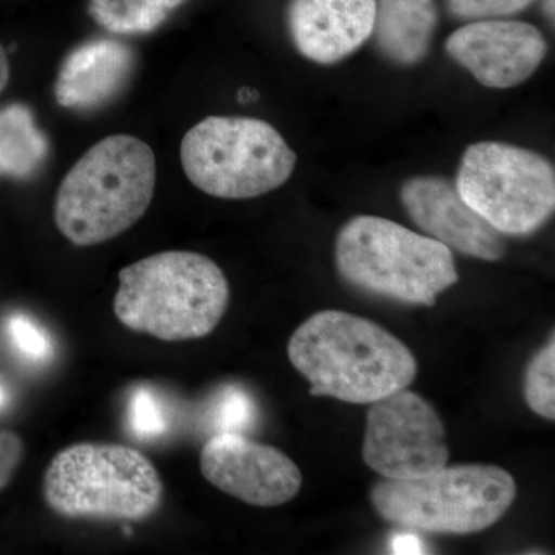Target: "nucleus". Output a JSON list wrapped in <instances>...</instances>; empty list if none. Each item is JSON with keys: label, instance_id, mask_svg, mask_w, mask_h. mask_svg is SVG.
Returning a JSON list of instances; mask_svg holds the SVG:
<instances>
[{"label": "nucleus", "instance_id": "b1692460", "mask_svg": "<svg viewBox=\"0 0 555 555\" xmlns=\"http://www.w3.org/2000/svg\"><path fill=\"white\" fill-rule=\"evenodd\" d=\"M393 554H423L425 545L418 537L412 534L397 535L392 542Z\"/></svg>", "mask_w": 555, "mask_h": 555}, {"label": "nucleus", "instance_id": "dca6fc26", "mask_svg": "<svg viewBox=\"0 0 555 555\" xmlns=\"http://www.w3.org/2000/svg\"><path fill=\"white\" fill-rule=\"evenodd\" d=\"M50 142L27 105L0 108V178L28 181L46 166Z\"/></svg>", "mask_w": 555, "mask_h": 555}, {"label": "nucleus", "instance_id": "f8f14e48", "mask_svg": "<svg viewBox=\"0 0 555 555\" xmlns=\"http://www.w3.org/2000/svg\"><path fill=\"white\" fill-rule=\"evenodd\" d=\"M400 201L416 228L451 250L489 262L505 257L502 233L467 206L447 178L408 179L401 185Z\"/></svg>", "mask_w": 555, "mask_h": 555}, {"label": "nucleus", "instance_id": "7ed1b4c3", "mask_svg": "<svg viewBox=\"0 0 555 555\" xmlns=\"http://www.w3.org/2000/svg\"><path fill=\"white\" fill-rule=\"evenodd\" d=\"M155 185V153L147 142L130 134L102 139L62 179L54 221L75 246L107 243L144 217Z\"/></svg>", "mask_w": 555, "mask_h": 555}, {"label": "nucleus", "instance_id": "9b49d317", "mask_svg": "<svg viewBox=\"0 0 555 555\" xmlns=\"http://www.w3.org/2000/svg\"><path fill=\"white\" fill-rule=\"evenodd\" d=\"M444 49L481 86L506 90L534 75L546 57L547 40L528 22L476 21L452 33Z\"/></svg>", "mask_w": 555, "mask_h": 555}, {"label": "nucleus", "instance_id": "412c9836", "mask_svg": "<svg viewBox=\"0 0 555 555\" xmlns=\"http://www.w3.org/2000/svg\"><path fill=\"white\" fill-rule=\"evenodd\" d=\"M255 406L254 401L244 390L230 387L219 397L214 408L211 423L217 434L232 433L241 434L254 425Z\"/></svg>", "mask_w": 555, "mask_h": 555}, {"label": "nucleus", "instance_id": "39448f33", "mask_svg": "<svg viewBox=\"0 0 555 555\" xmlns=\"http://www.w3.org/2000/svg\"><path fill=\"white\" fill-rule=\"evenodd\" d=\"M43 496L54 514L73 520L142 521L158 513L164 483L137 449L78 443L51 460Z\"/></svg>", "mask_w": 555, "mask_h": 555}, {"label": "nucleus", "instance_id": "9d476101", "mask_svg": "<svg viewBox=\"0 0 555 555\" xmlns=\"http://www.w3.org/2000/svg\"><path fill=\"white\" fill-rule=\"evenodd\" d=\"M199 467L208 483L251 506L286 505L302 485L301 470L294 460L243 434L211 437L201 451Z\"/></svg>", "mask_w": 555, "mask_h": 555}, {"label": "nucleus", "instance_id": "a878e982", "mask_svg": "<svg viewBox=\"0 0 555 555\" xmlns=\"http://www.w3.org/2000/svg\"><path fill=\"white\" fill-rule=\"evenodd\" d=\"M543 13H545L546 20L554 25V0H543L542 2Z\"/></svg>", "mask_w": 555, "mask_h": 555}, {"label": "nucleus", "instance_id": "f257e3e1", "mask_svg": "<svg viewBox=\"0 0 555 555\" xmlns=\"http://www.w3.org/2000/svg\"><path fill=\"white\" fill-rule=\"evenodd\" d=\"M287 356L310 396L371 404L416 377L412 350L385 327L343 310L313 313L292 334Z\"/></svg>", "mask_w": 555, "mask_h": 555}, {"label": "nucleus", "instance_id": "5701e85b", "mask_svg": "<svg viewBox=\"0 0 555 555\" xmlns=\"http://www.w3.org/2000/svg\"><path fill=\"white\" fill-rule=\"evenodd\" d=\"M24 454L25 444L17 434L0 430V492L13 480Z\"/></svg>", "mask_w": 555, "mask_h": 555}, {"label": "nucleus", "instance_id": "4468645a", "mask_svg": "<svg viewBox=\"0 0 555 555\" xmlns=\"http://www.w3.org/2000/svg\"><path fill=\"white\" fill-rule=\"evenodd\" d=\"M134 67V51L126 42L107 38L87 40L62 62L54 98L61 107L76 112L102 108L127 89Z\"/></svg>", "mask_w": 555, "mask_h": 555}, {"label": "nucleus", "instance_id": "ddd939ff", "mask_svg": "<svg viewBox=\"0 0 555 555\" xmlns=\"http://www.w3.org/2000/svg\"><path fill=\"white\" fill-rule=\"evenodd\" d=\"M377 0H288L292 43L306 60L334 65L372 38Z\"/></svg>", "mask_w": 555, "mask_h": 555}, {"label": "nucleus", "instance_id": "f3484780", "mask_svg": "<svg viewBox=\"0 0 555 555\" xmlns=\"http://www.w3.org/2000/svg\"><path fill=\"white\" fill-rule=\"evenodd\" d=\"M188 0H89L91 20L112 35L138 36L158 30Z\"/></svg>", "mask_w": 555, "mask_h": 555}, {"label": "nucleus", "instance_id": "aec40b11", "mask_svg": "<svg viewBox=\"0 0 555 555\" xmlns=\"http://www.w3.org/2000/svg\"><path fill=\"white\" fill-rule=\"evenodd\" d=\"M7 335L14 350L31 363H43L53 356V343L49 334L31 317L13 313L7 320Z\"/></svg>", "mask_w": 555, "mask_h": 555}, {"label": "nucleus", "instance_id": "6ab92c4d", "mask_svg": "<svg viewBox=\"0 0 555 555\" xmlns=\"http://www.w3.org/2000/svg\"><path fill=\"white\" fill-rule=\"evenodd\" d=\"M127 422L131 433L141 440L163 437L169 427L164 404L149 387H138L131 392L127 406Z\"/></svg>", "mask_w": 555, "mask_h": 555}, {"label": "nucleus", "instance_id": "a211bd4d", "mask_svg": "<svg viewBox=\"0 0 555 555\" xmlns=\"http://www.w3.org/2000/svg\"><path fill=\"white\" fill-rule=\"evenodd\" d=\"M524 396L534 414L555 420V341L551 338L529 361L525 372Z\"/></svg>", "mask_w": 555, "mask_h": 555}, {"label": "nucleus", "instance_id": "393cba45", "mask_svg": "<svg viewBox=\"0 0 555 555\" xmlns=\"http://www.w3.org/2000/svg\"><path fill=\"white\" fill-rule=\"evenodd\" d=\"M10 75L9 54H7L5 49H3L2 43H0V94H2V91L9 86Z\"/></svg>", "mask_w": 555, "mask_h": 555}, {"label": "nucleus", "instance_id": "4be33fe9", "mask_svg": "<svg viewBox=\"0 0 555 555\" xmlns=\"http://www.w3.org/2000/svg\"><path fill=\"white\" fill-rule=\"evenodd\" d=\"M537 0H444L449 16L455 21L505 20L528 10Z\"/></svg>", "mask_w": 555, "mask_h": 555}, {"label": "nucleus", "instance_id": "f03ea898", "mask_svg": "<svg viewBox=\"0 0 555 555\" xmlns=\"http://www.w3.org/2000/svg\"><path fill=\"white\" fill-rule=\"evenodd\" d=\"M113 310L133 332L163 341L207 337L229 308L224 272L206 255L169 250L127 266L119 272Z\"/></svg>", "mask_w": 555, "mask_h": 555}, {"label": "nucleus", "instance_id": "423d86ee", "mask_svg": "<svg viewBox=\"0 0 555 555\" xmlns=\"http://www.w3.org/2000/svg\"><path fill=\"white\" fill-rule=\"evenodd\" d=\"M516 495L514 477L492 465H447L411 480L383 478L371 489L372 506L387 524L452 535L491 528Z\"/></svg>", "mask_w": 555, "mask_h": 555}, {"label": "nucleus", "instance_id": "0eeeda50", "mask_svg": "<svg viewBox=\"0 0 555 555\" xmlns=\"http://www.w3.org/2000/svg\"><path fill=\"white\" fill-rule=\"evenodd\" d=\"M189 181L221 199H250L286 184L297 155L269 122L235 116H208L181 142Z\"/></svg>", "mask_w": 555, "mask_h": 555}, {"label": "nucleus", "instance_id": "2eb2a0df", "mask_svg": "<svg viewBox=\"0 0 555 555\" xmlns=\"http://www.w3.org/2000/svg\"><path fill=\"white\" fill-rule=\"evenodd\" d=\"M438 24L437 0H377L372 38L387 61L414 67L429 54Z\"/></svg>", "mask_w": 555, "mask_h": 555}, {"label": "nucleus", "instance_id": "20e7f679", "mask_svg": "<svg viewBox=\"0 0 555 555\" xmlns=\"http://www.w3.org/2000/svg\"><path fill=\"white\" fill-rule=\"evenodd\" d=\"M335 264L349 286L412 306H434L459 283L451 248L390 219L360 215L335 241Z\"/></svg>", "mask_w": 555, "mask_h": 555}, {"label": "nucleus", "instance_id": "6e6552de", "mask_svg": "<svg viewBox=\"0 0 555 555\" xmlns=\"http://www.w3.org/2000/svg\"><path fill=\"white\" fill-rule=\"evenodd\" d=\"M455 189L502 235H531L555 210L553 163L534 150L506 142L469 145L456 171Z\"/></svg>", "mask_w": 555, "mask_h": 555}, {"label": "nucleus", "instance_id": "1a4fd4ad", "mask_svg": "<svg viewBox=\"0 0 555 555\" xmlns=\"http://www.w3.org/2000/svg\"><path fill=\"white\" fill-rule=\"evenodd\" d=\"M447 438L429 401L412 390H397L369 408L363 460L383 478L411 480L448 465Z\"/></svg>", "mask_w": 555, "mask_h": 555}, {"label": "nucleus", "instance_id": "bb28decb", "mask_svg": "<svg viewBox=\"0 0 555 555\" xmlns=\"http://www.w3.org/2000/svg\"><path fill=\"white\" fill-rule=\"evenodd\" d=\"M7 401H9V396H7V390L0 385V409L5 408Z\"/></svg>", "mask_w": 555, "mask_h": 555}]
</instances>
